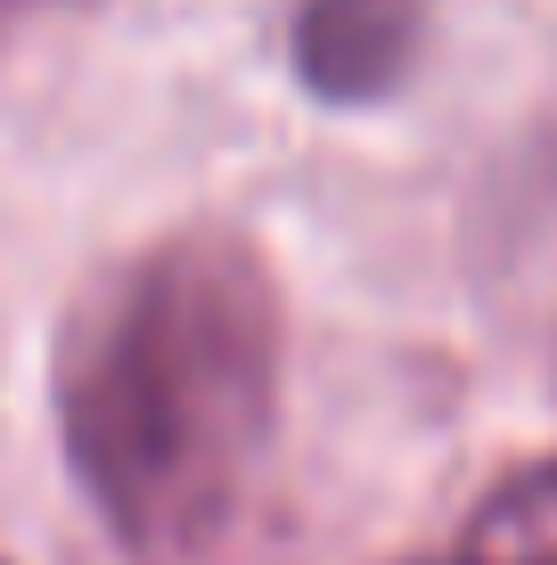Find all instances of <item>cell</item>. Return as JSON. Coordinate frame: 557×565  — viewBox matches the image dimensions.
<instances>
[{
  "instance_id": "6da1fadb",
  "label": "cell",
  "mask_w": 557,
  "mask_h": 565,
  "mask_svg": "<svg viewBox=\"0 0 557 565\" xmlns=\"http://www.w3.org/2000/svg\"><path fill=\"white\" fill-rule=\"evenodd\" d=\"M279 287L229 230L131 255L57 337V435L131 557H189L238 516L279 426Z\"/></svg>"
},
{
  "instance_id": "7a4b0ae2",
  "label": "cell",
  "mask_w": 557,
  "mask_h": 565,
  "mask_svg": "<svg viewBox=\"0 0 557 565\" xmlns=\"http://www.w3.org/2000/svg\"><path fill=\"white\" fill-rule=\"evenodd\" d=\"M418 0H303L296 66L320 99H386L418 57Z\"/></svg>"
},
{
  "instance_id": "3957f363",
  "label": "cell",
  "mask_w": 557,
  "mask_h": 565,
  "mask_svg": "<svg viewBox=\"0 0 557 565\" xmlns=\"http://www.w3.org/2000/svg\"><path fill=\"white\" fill-rule=\"evenodd\" d=\"M451 565H557V459H533L492 483Z\"/></svg>"
},
{
  "instance_id": "277c9868",
  "label": "cell",
  "mask_w": 557,
  "mask_h": 565,
  "mask_svg": "<svg viewBox=\"0 0 557 565\" xmlns=\"http://www.w3.org/2000/svg\"><path fill=\"white\" fill-rule=\"evenodd\" d=\"M9 9H33V0H0V17H9Z\"/></svg>"
}]
</instances>
